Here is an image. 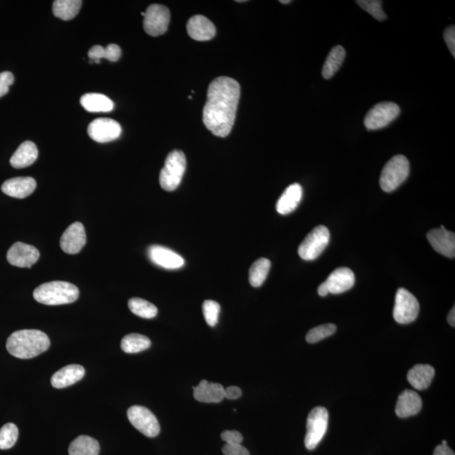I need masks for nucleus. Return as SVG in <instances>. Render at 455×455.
<instances>
[{"mask_svg":"<svg viewBox=\"0 0 455 455\" xmlns=\"http://www.w3.org/2000/svg\"><path fill=\"white\" fill-rule=\"evenodd\" d=\"M428 242L434 249L446 257H455V235L445 227L432 229L427 234Z\"/></svg>","mask_w":455,"mask_h":455,"instance_id":"dca6fc26","label":"nucleus"},{"mask_svg":"<svg viewBox=\"0 0 455 455\" xmlns=\"http://www.w3.org/2000/svg\"><path fill=\"white\" fill-rule=\"evenodd\" d=\"M447 322L449 323L450 326H455V309L454 306L452 308V310H450L449 315H447Z\"/></svg>","mask_w":455,"mask_h":455,"instance_id":"c03bdc74","label":"nucleus"},{"mask_svg":"<svg viewBox=\"0 0 455 455\" xmlns=\"http://www.w3.org/2000/svg\"><path fill=\"white\" fill-rule=\"evenodd\" d=\"M443 39H445L447 48L449 49L451 54L455 57V28L454 25H450L445 29L443 32Z\"/></svg>","mask_w":455,"mask_h":455,"instance_id":"ea45409f","label":"nucleus"},{"mask_svg":"<svg viewBox=\"0 0 455 455\" xmlns=\"http://www.w3.org/2000/svg\"><path fill=\"white\" fill-rule=\"evenodd\" d=\"M193 396L195 400L204 403H220L224 399V388L220 383L202 381L193 387Z\"/></svg>","mask_w":455,"mask_h":455,"instance_id":"4be33fe9","label":"nucleus"},{"mask_svg":"<svg viewBox=\"0 0 455 455\" xmlns=\"http://www.w3.org/2000/svg\"><path fill=\"white\" fill-rule=\"evenodd\" d=\"M127 417L131 424L146 437L155 438L159 435V421L149 409L140 405H134L127 411Z\"/></svg>","mask_w":455,"mask_h":455,"instance_id":"9b49d317","label":"nucleus"},{"mask_svg":"<svg viewBox=\"0 0 455 455\" xmlns=\"http://www.w3.org/2000/svg\"><path fill=\"white\" fill-rule=\"evenodd\" d=\"M39 257L40 252L35 246L22 242L14 243L7 253L10 264L21 268H31Z\"/></svg>","mask_w":455,"mask_h":455,"instance_id":"4468645a","label":"nucleus"},{"mask_svg":"<svg viewBox=\"0 0 455 455\" xmlns=\"http://www.w3.org/2000/svg\"><path fill=\"white\" fill-rule=\"evenodd\" d=\"M81 0H56L52 5V13L63 21H70L80 12Z\"/></svg>","mask_w":455,"mask_h":455,"instance_id":"c85d7f7f","label":"nucleus"},{"mask_svg":"<svg viewBox=\"0 0 455 455\" xmlns=\"http://www.w3.org/2000/svg\"><path fill=\"white\" fill-rule=\"evenodd\" d=\"M221 438L227 445H242L243 436L238 431H224L222 432Z\"/></svg>","mask_w":455,"mask_h":455,"instance_id":"58836bf2","label":"nucleus"},{"mask_svg":"<svg viewBox=\"0 0 455 455\" xmlns=\"http://www.w3.org/2000/svg\"><path fill=\"white\" fill-rule=\"evenodd\" d=\"M36 182L32 178H16L7 180L3 183L1 190L11 198L23 199L29 197L36 190Z\"/></svg>","mask_w":455,"mask_h":455,"instance_id":"6ab92c4d","label":"nucleus"},{"mask_svg":"<svg viewBox=\"0 0 455 455\" xmlns=\"http://www.w3.org/2000/svg\"><path fill=\"white\" fill-rule=\"evenodd\" d=\"M420 304L416 297L408 289L399 288L396 295L393 317L399 324H409L419 317Z\"/></svg>","mask_w":455,"mask_h":455,"instance_id":"6e6552de","label":"nucleus"},{"mask_svg":"<svg viewBox=\"0 0 455 455\" xmlns=\"http://www.w3.org/2000/svg\"><path fill=\"white\" fill-rule=\"evenodd\" d=\"M434 455H454V453L447 445H440L436 447Z\"/></svg>","mask_w":455,"mask_h":455,"instance_id":"37998d69","label":"nucleus"},{"mask_svg":"<svg viewBox=\"0 0 455 455\" xmlns=\"http://www.w3.org/2000/svg\"><path fill=\"white\" fill-rule=\"evenodd\" d=\"M242 396V391L237 386H229L224 389V398L229 400H236Z\"/></svg>","mask_w":455,"mask_h":455,"instance_id":"79ce46f5","label":"nucleus"},{"mask_svg":"<svg viewBox=\"0 0 455 455\" xmlns=\"http://www.w3.org/2000/svg\"><path fill=\"white\" fill-rule=\"evenodd\" d=\"M80 296L76 286L63 281H52L37 287L33 293L37 302L46 306H61L75 302Z\"/></svg>","mask_w":455,"mask_h":455,"instance_id":"7ed1b4c3","label":"nucleus"},{"mask_svg":"<svg viewBox=\"0 0 455 455\" xmlns=\"http://www.w3.org/2000/svg\"><path fill=\"white\" fill-rule=\"evenodd\" d=\"M148 255L154 264L165 269H179L185 264V261L180 255L167 247L151 246L149 248Z\"/></svg>","mask_w":455,"mask_h":455,"instance_id":"f3484780","label":"nucleus"},{"mask_svg":"<svg viewBox=\"0 0 455 455\" xmlns=\"http://www.w3.org/2000/svg\"><path fill=\"white\" fill-rule=\"evenodd\" d=\"M329 413L325 408H315L307 419V432L304 438L306 449L313 450L319 445L328 428Z\"/></svg>","mask_w":455,"mask_h":455,"instance_id":"423d86ee","label":"nucleus"},{"mask_svg":"<svg viewBox=\"0 0 455 455\" xmlns=\"http://www.w3.org/2000/svg\"><path fill=\"white\" fill-rule=\"evenodd\" d=\"M337 326L334 324H326L315 327L306 335V341L309 343H317L326 338L332 336L336 332Z\"/></svg>","mask_w":455,"mask_h":455,"instance_id":"f704fd0d","label":"nucleus"},{"mask_svg":"<svg viewBox=\"0 0 455 455\" xmlns=\"http://www.w3.org/2000/svg\"><path fill=\"white\" fill-rule=\"evenodd\" d=\"M186 156L180 150H173L169 154L165 165L160 171V184L165 191H173L182 182L186 171Z\"/></svg>","mask_w":455,"mask_h":455,"instance_id":"20e7f679","label":"nucleus"},{"mask_svg":"<svg viewBox=\"0 0 455 455\" xmlns=\"http://www.w3.org/2000/svg\"><path fill=\"white\" fill-rule=\"evenodd\" d=\"M151 341L144 335L131 333L123 338L121 348L124 352L137 353L149 349Z\"/></svg>","mask_w":455,"mask_h":455,"instance_id":"7c9ffc66","label":"nucleus"},{"mask_svg":"<svg viewBox=\"0 0 455 455\" xmlns=\"http://www.w3.org/2000/svg\"><path fill=\"white\" fill-rule=\"evenodd\" d=\"M81 104L89 112H109L114 109V101L103 94H85L81 98Z\"/></svg>","mask_w":455,"mask_h":455,"instance_id":"a878e982","label":"nucleus"},{"mask_svg":"<svg viewBox=\"0 0 455 455\" xmlns=\"http://www.w3.org/2000/svg\"><path fill=\"white\" fill-rule=\"evenodd\" d=\"M363 10L379 21H385L386 14L382 9V1L378 0H359L356 2Z\"/></svg>","mask_w":455,"mask_h":455,"instance_id":"e433bc0d","label":"nucleus"},{"mask_svg":"<svg viewBox=\"0 0 455 455\" xmlns=\"http://www.w3.org/2000/svg\"><path fill=\"white\" fill-rule=\"evenodd\" d=\"M346 57V51L341 46L334 47L329 52L322 69V76L330 80L340 70Z\"/></svg>","mask_w":455,"mask_h":455,"instance_id":"cd10ccee","label":"nucleus"},{"mask_svg":"<svg viewBox=\"0 0 455 455\" xmlns=\"http://www.w3.org/2000/svg\"><path fill=\"white\" fill-rule=\"evenodd\" d=\"M442 445H447V443L446 440H443V441L442 443Z\"/></svg>","mask_w":455,"mask_h":455,"instance_id":"49530a36","label":"nucleus"},{"mask_svg":"<svg viewBox=\"0 0 455 455\" xmlns=\"http://www.w3.org/2000/svg\"><path fill=\"white\" fill-rule=\"evenodd\" d=\"M14 81V74L9 71L0 73V98L10 92V87Z\"/></svg>","mask_w":455,"mask_h":455,"instance_id":"4c0bfd02","label":"nucleus"},{"mask_svg":"<svg viewBox=\"0 0 455 455\" xmlns=\"http://www.w3.org/2000/svg\"><path fill=\"white\" fill-rule=\"evenodd\" d=\"M224 455H250L249 451L242 445H225L223 447Z\"/></svg>","mask_w":455,"mask_h":455,"instance_id":"a19ab883","label":"nucleus"},{"mask_svg":"<svg viewBox=\"0 0 455 455\" xmlns=\"http://www.w3.org/2000/svg\"><path fill=\"white\" fill-rule=\"evenodd\" d=\"M410 173V163L408 158L398 155L391 159L383 167L379 184L383 191L391 193L408 179Z\"/></svg>","mask_w":455,"mask_h":455,"instance_id":"39448f33","label":"nucleus"},{"mask_svg":"<svg viewBox=\"0 0 455 455\" xmlns=\"http://www.w3.org/2000/svg\"><path fill=\"white\" fill-rule=\"evenodd\" d=\"M271 268V262L266 258H260L251 265L249 272V281L255 288L260 287L268 277Z\"/></svg>","mask_w":455,"mask_h":455,"instance_id":"2f4dec72","label":"nucleus"},{"mask_svg":"<svg viewBox=\"0 0 455 455\" xmlns=\"http://www.w3.org/2000/svg\"><path fill=\"white\" fill-rule=\"evenodd\" d=\"M129 308L131 313L145 319L155 318L158 314V309L156 306H154L149 301L140 298L129 299Z\"/></svg>","mask_w":455,"mask_h":455,"instance_id":"473e14b6","label":"nucleus"},{"mask_svg":"<svg viewBox=\"0 0 455 455\" xmlns=\"http://www.w3.org/2000/svg\"><path fill=\"white\" fill-rule=\"evenodd\" d=\"M434 375V367L428 364H417L408 372V379L413 388L424 390L430 386Z\"/></svg>","mask_w":455,"mask_h":455,"instance_id":"393cba45","label":"nucleus"},{"mask_svg":"<svg viewBox=\"0 0 455 455\" xmlns=\"http://www.w3.org/2000/svg\"><path fill=\"white\" fill-rule=\"evenodd\" d=\"M220 309V304L217 303L216 301H204V304H202V312H204L207 324L211 327H214L218 324Z\"/></svg>","mask_w":455,"mask_h":455,"instance_id":"c9c22d12","label":"nucleus"},{"mask_svg":"<svg viewBox=\"0 0 455 455\" xmlns=\"http://www.w3.org/2000/svg\"><path fill=\"white\" fill-rule=\"evenodd\" d=\"M86 244V234L84 225L75 222L63 233L60 240V246L67 254H78Z\"/></svg>","mask_w":455,"mask_h":455,"instance_id":"2eb2a0df","label":"nucleus"},{"mask_svg":"<svg viewBox=\"0 0 455 455\" xmlns=\"http://www.w3.org/2000/svg\"><path fill=\"white\" fill-rule=\"evenodd\" d=\"M171 21L170 10L164 6L152 5L145 11V31L151 36H159L167 32Z\"/></svg>","mask_w":455,"mask_h":455,"instance_id":"f8f14e48","label":"nucleus"},{"mask_svg":"<svg viewBox=\"0 0 455 455\" xmlns=\"http://www.w3.org/2000/svg\"><path fill=\"white\" fill-rule=\"evenodd\" d=\"M400 112L401 109L396 103H379L368 111L364 118V125L368 130L381 129L392 123Z\"/></svg>","mask_w":455,"mask_h":455,"instance_id":"1a4fd4ad","label":"nucleus"},{"mask_svg":"<svg viewBox=\"0 0 455 455\" xmlns=\"http://www.w3.org/2000/svg\"><path fill=\"white\" fill-rule=\"evenodd\" d=\"M240 97V86L234 78L218 77L209 85L202 121L215 136L225 138L231 134Z\"/></svg>","mask_w":455,"mask_h":455,"instance_id":"f257e3e1","label":"nucleus"},{"mask_svg":"<svg viewBox=\"0 0 455 455\" xmlns=\"http://www.w3.org/2000/svg\"><path fill=\"white\" fill-rule=\"evenodd\" d=\"M50 347L46 333L39 330H21L10 335L6 348L11 355L21 359L35 358Z\"/></svg>","mask_w":455,"mask_h":455,"instance_id":"f03ea898","label":"nucleus"},{"mask_svg":"<svg viewBox=\"0 0 455 455\" xmlns=\"http://www.w3.org/2000/svg\"><path fill=\"white\" fill-rule=\"evenodd\" d=\"M100 445L97 440L89 436L81 435L70 443V455H99Z\"/></svg>","mask_w":455,"mask_h":455,"instance_id":"bb28decb","label":"nucleus"},{"mask_svg":"<svg viewBox=\"0 0 455 455\" xmlns=\"http://www.w3.org/2000/svg\"><path fill=\"white\" fill-rule=\"evenodd\" d=\"M280 3H284V5H288V3H291L290 0H286V1H284V0H281Z\"/></svg>","mask_w":455,"mask_h":455,"instance_id":"a18cd8bd","label":"nucleus"},{"mask_svg":"<svg viewBox=\"0 0 455 455\" xmlns=\"http://www.w3.org/2000/svg\"><path fill=\"white\" fill-rule=\"evenodd\" d=\"M423 408V401L419 394L411 390H405L398 397L396 413L401 419L415 416Z\"/></svg>","mask_w":455,"mask_h":455,"instance_id":"aec40b11","label":"nucleus"},{"mask_svg":"<svg viewBox=\"0 0 455 455\" xmlns=\"http://www.w3.org/2000/svg\"><path fill=\"white\" fill-rule=\"evenodd\" d=\"M39 157V149L32 141H25L19 147L17 151L10 158L11 167L22 169L35 163Z\"/></svg>","mask_w":455,"mask_h":455,"instance_id":"b1692460","label":"nucleus"},{"mask_svg":"<svg viewBox=\"0 0 455 455\" xmlns=\"http://www.w3.org/2000/svg\"><path fill=\"white\" fill-rule=\"evenodd\" d=\"M84 367L78 364H71L56 372L51 379L52 385L54 388L63 389L74 385L85 377Z\"/></svg>","mask_w":455,"mask_h":455,"instance_id":"412c9836","label":"nucleus"},{"mask_svg":"<svg viewBox=\"0 0 455 455\" xmlns=\"http://www.w3.org/2000/svg\"><path fill=\"white\" fill-rule=\"evenodd\" d=\"M355 284V275L348 268H340L334 271L324 283L319 285L318 293L319 296L325 297L329 293L340 295L347 292Z\"/></svg>","mask_w":455,"mask_h":455,"instance_id":"9d476101","label":"nucleus"},{"mask_svg":"<svg viewBox=\"0 0 455 455\" xmlns=\"http://www.w3.org/2000/svg\"><path fill=\"white\" fill-rule=\"evenodd\" d=\"M187 29L188 35L195 41L211 40L216 34V28L213 22L199 14L190 18L187 22Z\"/></svg>","mask_w":455,"mask_h":455,"instance_id":"a211bd4d","label":"nucleus"},{"mask_svg":"<svg viewBox=\"0 0 455 455\" xmlns=\"http://www.w3.org/2000/svg\"><path fill=\"white\" fill-rule=\"evenodd\" d=\"M19 430L16 424L7 423L0 430V449H10L17 442Z\"/></svg>","mask_w":455,"mask_h":455,"instance_id":"72a5a7b5","label":"nucleus"},{"mask_svg":"<svg viewBox=\"0 0 455 455\" xmlns=\"http://www.w3.org/2000/svg\"><path fill=\"white\" fill-rule=\"evenodd\" d=\"M303 197V188L298 183L286 188L277 202L276 209L282 215L291 213L298 208L301 199Z\"/></svg>","mask_w":455,"mask_h":455,"instance_id":"5701e85b","label":"nucleus"},{"mask_svg":"<svg viewBox=\"0 0 455 455\" xmlns=\"http://www.w3.org/2000/svg\"><path fill=\"white\" fill-rule=\"evenodd\" d=\"M330 237L329 229L324 225L315 227L300 244L299 257L304 261L315 260L328 246Z\"/></svg>","mask_w":455,"mask_h":455,"instance_id":"0eeeda50","label":"nucleus"},{"mask_svg":"<svg viewBox=\"0 0 455 455\" xmlns=\"http://www.w3.org/2000/svg\"><path fill=\"white\" fill-rule=\"evenodd\" d=\"M121 125L111 118H97L88 127L89 138L101 144L116 140L121 136Z\"/></svg>","mask_w":455,"mask_h":455,"instance_id":"ddd939ff","label":"nucleus"},{"mask_svg":"<svg viewBox=\"0 0 455 455\" xmlns=\"http://www.w3.org/2000/svg\"><path fill=\"white\" fill-rule=\"evenodd\" d=\"M122 56L121 48L116 44H109L107 47L96 45L89 49L88 57L89 63H100V59H106L111 62L118 61Z\"/></svg>","mask_w":455,"mask_h":455,"instance_id":"c756f323","label":"nucleus"}]
</instances>
